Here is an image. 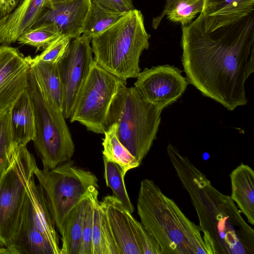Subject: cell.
<instances>
[{
    "label": "cell",
    "mask_w": 254,
    "mask_h": 254,
    "mask_svg": "<svg viewBox=\"0 0 254 254\" xmlns=\"http://www.w3.org/2000/svg\"><path fill=\"white\" fill-rule=\"evenodd\" d=\"M126 81L109 72L94 61L77 97L70 122L104 134L108 113L119 87Z\"/></svg>",
    "instance_id": "obj_9"
},
{
    "label": "cell",
    "mask_w": 254,
    "mask_h": 254,
    "mask_svg": "<svg viewBox=\"0 0 254 254\" xmlns=\"http://www.w3.org/2000/svg\"><path fill=\"white\" fill-rule=\"evenodd\" d=\"M182 72L169 64L145 68L137 76L134 87L145 100L163 110L186 90L189 83Z\"/></svg>",
    "instance_id": "obj_11"
},
{
    "label": "cell",
    "mask_w": 254,
    "mask_h": 254,
    "mask_svg": "<svg viewBox=\"0 0 254 254\" xmlns=\"http://www.w3.org/2000/svg\"><path fill=\"white\" fill-rule=\"evenodd\" d=\"M5 249L9 254H55L36 227L32 200L27 192L16 230Z\"/></svg>",
    "instance_id": "obj_13"
},
{
    "label": "cell",
    "mask_w": 254,
    "mask_h": 254,
    "mask_svg": "<svg viewBox=\"0 0 254 254\" xmlns=\"http://www.w3.org/2000/svg\"><path fill=\"white\" fill-rule=\"evenodd\" d=\"M137 209L141 224L158 245L161 254H209L199 226L152 180L141 182Z\"/></svg>",
    "instance_id": "obj_3"
},
{
    "label": "cell",
    "mask_w": 254,
    "mask_h": 254,
    "mask_svg": "<svg viewBox=\"0 0 254 254\" xmlns=\"http://www.w3.org/2000/svg\"><path fill=\"white\" fill-rule=\"evenodd\" d=\"M89 200L88 192L87 196L68 214L61 235L62 245L60 254H79L83 220Z\"/></svg>",
    "instance_id": "obj_23"
},
{
    "label": "cell",
    "mask_w": 254,
    "mask_h": 254,
    "mask_svg": "<svg viewBox=\"0 0 254 254\" xmlns=\"http://www.w3.org/2000/svg\"><path fill=\"white\" fill-rule=\"evenodd\" d=\"M34 175L44 192L55 228L62 235L68 214L87 196L90 188L98 189V179L71 159L49 170L37 166Z\"/></svg>",
    "instance_id": "obj_6"
},
{
    "label": "cell",
    "mask_w": 254,
    "mask_h": 254,
    "mask_svg": "<svg viewBox=\"0 0 254 254\" xmlns=\"http://www.w3.org/2000/svg\"><path fill=\"white\" fill-rule=\"evenodd\" d=\"M28 90L35 118L34 146L43 169L51 170L71 159L74 143L62 111L42 96L30 72Z\"/></svg>",
    "instance_id": "obj_7"
},
{
    "label": "cell",
    "mask_w": 254,
    "mask_h": 254,
    "mask_svg": "<svg viewBox=\"0 0 254 254\" xmlns=\"http://www.w3.org/2000/svg\"><path fill=\"white\" fill-rule=\"evenodd\" d=\"M117 125L113 123L105 131L102 151L104 159L114 162L122 170L125 176L129 170L139 166L140 163L118 139Z\"/></svg>",
    "instance_id": "obj_24"
},
{
    "label": "cell",
    "mask_w": 254,
    "mask_h": 254,
    "mask_svg": "<svg viewBox=\"0 0 254 254\" xmlns=\"http://www.w3.org/2000/svg\"><path fill=\"white\" fill-rule=\"evenodd\" d=\"M204 0H177L167 11L166 15L171 21L182 26L190 24L203 9Z\"/></svg>",
    "instance_id": "obj_29"
},
{
    "label": "cell",
    "mask_w": 254,
    "mask_h": 254,
    "mask_svg": "<svg viewBox=\"0 0 254 254\" xmlns=\"http://www.w3.org/2000/svg\"><path fill=\"white\" fill-rule=\"evenodd\" d=\"M19 145L14 142L10 120V107L0 110V173Z\"/></svg>",
    "instance_id": "obj_28"
},
{
    "label": "cell",
    "mask_w": 254,
    "mask_h": 254,
    "mask_svg": "<svg viewBox=\"0 0 254 254\" xmlns=\"http://www.w3.org/2000/svg\"><path fill=\"white\" fill-rule=\"evenodd\" d=\"M162 111L124 83L111 104L105 130L115 123L118 139L141 163L156 139Z\"/></svg>",
    "instance_id": "obj_5"
},
{
    "label": "cell",
    "mask_w": 254,
    "mask_h": 254,
    "mask_svg": "<svg viewBox=\"0 0 254 254\" xmlns=\"http://www.w3.org/2000/svg\"><path fill=\"white\" fill-rule=\"evenodd\" d=\"M27 192L32 200L34 220L38 230L51 246L54 254H60L59 236L48 206L45 193L41 186L36 184L34 176L29 183Z\"/></svg>",
    "instance_id": "obj_21"
},
{
    "label": "cell",
    "mask_w": 254,
    "mask_h": 254,
    "mask_svg": "<svg viewBox=\"0 0 254 254\" xmlns=\"http://www.w3.org/2000/svg\"><path fill=\"white\" fill-rule=\"evenodd\" d=\"M71 40L68 36L61 35L48 44L40 54L33 58L28 56L25 58L31 62L58 64L64 55Z\"/></svg>",
    "instance_id": "obj_30"
},
{
    "label": "cell",
    "mask_w": 254,
    "mask_h": 254,
    "mask_svg": "<svg viewBox=\"0 0 254 254\" xmlns=\"http://www.w3.org/2000/svg\"><path fill=\"white\" fill-rule=\"evenodd\" d=\"M231 197L248 222L254 224V171L248 165L241 163L230 175Z\"/></svg>",
    "instance_id": "obj_20"
},
{
    "label": "cell",
    "mask_w": 254,
    "mask_h": 254,
    "mask_svg": "<svg viewBox=\"0 0 254 254\" xmlns=\"http://www.w3.org/2000/svg\"><path fill=\"white\" fill-rule=\"evenodd\" d=\"M93 188L94 187H91L88 192L89 200L87 205L83 220L79 254H92V238L94 220V205L91 192Z\"/></svg>",
    "instance_id": "obj_31"
},
{
    "label": "cell",
    "mask_w": 254,
    "mask_h": 254,
    "mask_svg": "<svg viewBox=\"0 0 254 254\" xmlns=\"http://www.w3.org/2000/svg\"><path fill=\"white\" fill-rule=\"evenodd\" d=\"M45 0H23L8 14L0 18V44L9 46L34 26L45 9Z\"/></svg>",
    "instance_id": "obj_16"
},
{
    "label": "cell",
    "mask_w": 254,
    "mask_h": 254,
    "mask_svg": "<svg viewBox=\"0 0 254 254\" xmlns=\"http://www.w3.org/2000/svg\"><path fill=\"white\" fill-rule=\"evenodd\" d=\"M101 202L121 254H142L132 229L131 213L113 195L105 196Z\"/></svg>",
    "instance_id": "obj_15"
},
{
    "label": "cell",
    "mask_w": 254,
    "mask_h": 254,
    "mask_svg": "<svg viewBox=\"0 0 254 254\" xmlns=\"http://www.w3.org/2000/svg\"><path fill=\"white\" fill-rule=\"evenodd\" d=\"M111 10L127 13L134 9L133 0H92Z\"/></svg>",
    "instance_id": "obj_33"
},
{
    "label": "cell",
    "mask_w": 254,
    "mask_h": 254,
    "mask_svg": "<svg viewBox=\"0 0 254 254\" xmlns=\"http://www.w3.org/2000/svg\"><path fill=\"white\" fill-rule=\"evenodd\" d=\"M91 194L94 205L92 254H121L110 228L104 207L98 200L97 188H93Z\"/></svg>",
    "instance_id": "obj_22"
},
{
    "label": "cell",
    "mask_w": 254,
    "mask_h": 254,
    "mask_svg": "<svg viewBox=\"0 0 254 254\" xmlns=\"http://www.w3.org/2000/svg\"><path fill=\"white\" fill-rule=\"evenodd\" d=\"M73 0H45V7L47 8H54Z\"/></svg>",
    "instance_id": "obj_36"
},
{
    "label": "cell",
    "mask_w": 254,
    "mask_h": 254,
    "mask_svg": "<svg viewBox=\"0 0 254 254\" xmlns=\"http://www.w3.org/2000/svg\"><path fill=\"white\" fill-rule=\"evenodd\" d=\"M10 120L14 142L26 145L35 136V113L28 88L24 90L10 107Z\"/></svg>",
    "instance_id": "obj_18"
},
{
    "label": "cell",
    "mask_w": 254,
    "mask_h": 254,
    "mask_svg": "<svg viewBox=\"0 0 254 254\" xmlns=\"http://www.w3.org/2000/svg\"><path fill=\"white\" fill-rule=\"evenodd\" d=\"M177 0H166L165 4L161 13L156 17L154 18L152 21V26L154 29H157L159 26L169 9L172 6Z\"/></svg>",
    "instance_id": "obj_34"
},
{
    "label": "cell",
    "mask_w": 254,
    "mask_h": 254,
    "mask_svg": "<svg viewBox=\"0 0 254 254\" xmlns=\"http://www.w3.org/2000/svg\"><path fill=\"white\" fill-rule=\"evenodd\" d=\"M90 4L91 0H74L54 8L45 7L35 25L51 23L61 35L77 38L82 35Z\"/></svg>",
    "instance_id": "obj_14"
},
{
    "label": "cell",
    "mask_w": 254,
    "mask_h": 254,
    "mask_svg": "<svg viewBox=\"0 0 254 254\" xmlns=\"http://www.w3.org/2000/svg\"><path fill=\"white\" fill-rule=\"evenodd\" d=\"M150 38L142 13L134 8L92 38L94 61L122 80L136 78L140 57L148 49Z\"/></svg>",
    "instance_id": "obj_4"
},
{
    "label": "cell",
    "mask_w": 254,
    "mask_h": 254,
    "mask_svg": "<svg viewBox=\"0 0 254 254\" xmlns=\"http://www.w3.org/2000/svg\"><path fill=\"white\" fill-rule=\"evenodd\" d=\"M126 13L111 10L91 0L90 7L84 23L82 35L92 39L118 21Z\"/></svg>",
    "instance_id": "obj_25"
},
{
    "label": "cell",
    "mask_w": 254,
    "mask_h": 254,
    "mask_svg": "<svg viewBox=\"0 0 254 254\" xmlns=\"http://www.w3.org/2000/svg\"><path fill=\"white\" fill-rule=\"evenodd\" d=\"M26 61L30 65V72L41 94L62 111L64 89L58 64Z\"/></svg>",
    "instance_id": "obj_19"
},
{
    "label": "cell",
    "mask_w": 254,
    "mask_h": 254,
    "mask_svg": "<svg viewBox=\"0 0 254 254\" xmlns=\"http://www.w3.org/2000/svg\"><path fill=\"white\" fill-rule=\"evenodd\" d=\"M169 159L195 209L209 254H254V230L231 196L221 193L206 176L169 143Z\"/></svg>",
    "instance_id": "obj_2"
},
{
    "label": "cell",
    "mask_w": 254,
    "mask_h": 254,
    "mask_svg": "<svg viewBox=\"0 0 254 254\" xmlns=\"http://www.w3.org/2000/svg\"><path fill=\"white\" fill-rule=\"evenodd\" d=\"M104 179L107 187L111 189L113 195L121 202L125 207L131 213L134 208L132 204L126 188L122 170L114 162L103 158Z\"/></svg>",
    "instance_id": "obj_26"
},
{
    "label": "cell",
    "mask_w": 254,
    "mask_h": 254,
    "mask_svg": "<svg viewBox=\"0 0 254 254\" xmlns=\"http://www.w3.org/2000/svg\"><path fill=\"white\" fill-rule=\"evenodd\" d=\"M23 0H0V10L5 13L13 10Z\"/></svg>",
    "instance_id": "obj_35"
},
{
    "label": "cell",
    "mask_w": 254,
    "mask_h": 254,
    "mask_svg": "<svg viewBox=\"0 0 254 254\" xmlns=\"http://www.w3.org/2000/svg\"><path fill=\"white\" fill-rule=\"evenodd\" d=\"M182 31L188 83L229 111L246 105L245 83L254 71V12L212 31L205 29L200 13Z\"/></svg>",
    "instance_id": "obj_1"
},
{
    "label": "cell",
    "mask_w": 254,
    "mask_h": 254,
    "mask_svg": "<svg viewBox=\"0 0 254 254\" xmlns=\"http://www.w3.org/2000/svg\"><path fill=\"white\" fill-rule=\"evenodd\" d=\"M30 65L17 49L0 45V110L28 88Z\"/></svg>",
    "instance_id": "obj_12"
},
{
    "label": "cell",
    "mask_w": 254,
    "mask_h": 254,
    "mask_svg": "<svg viewBox=\"0 0 254 254\" xmlns=\"http://www.w3.org/2000/svg\"><path fill=\"white\" fill-rule=\"evenodd\" d=\"M254 0H204L200 12L207 31L234 23L254 12Z\"/></svg>",
    "instance_id": "obj_17"
},
{
    "label": "cell",
    "mask_w": 254,
    "mask_h": 254,
    "mask_svg": "<svg viewBox=\"0 0 254 254\" xmlns=\"http://www.w3.org/2000/svg\"><path fill=\"white\" fill-rule=\"evenodd\" d=\"M91 40L83 35L71 39L64 55L58 63L63 85L62 112L65 119L70 118L94 62Z\"/></svg>",
    "instance_id": "obj_10"
},
{
    "label": "cell",
    "mask_w": 254,
    "mask_h": 254,
    "mask_svg": "<svg viewBox=\"0 0 254 254\" xmlns=\"http://www.w3.org/2000/svg\"><path fill=\"white\" fill-rule=\"evenodd\" d=\"M130 219L136 242L142 254H161L160 248L143 225L130 214Z\"/></svg>",
    "instance_id": "obj_32"
},
{
    "label": "cell",
    "mask_w": 254,
    "mask_h": 254,
    "mask_svg": "<svg viewBox=\"0 0 254 254\" xmlns=\"http://www.w3.org/2000/svg\"><path fill=\"white\" fill-rule=\"evenodd\" d=\"M37 167L26 145H19L0 173V248L7 247L14 235Z\"/></svg>",
    "instance_id": "obj_8"
},
{
    "label": "cell",
    "mask_w": 254,
    "mask_h": 254,
    "mask_svg": "<svg viewBox=\"0 0 254 254\" xmlns=\"http://www.w3.org/2000/svg\"><path fill=\"white\" fill-rule=\"evenodd\" d=\"M60 35L55 25L51 23L43 22L26 30L17 41L20 44L29 45L39 50L45 48Z\"/></svg>",
    "instance_id": "obj_27"
}]
</instances>
